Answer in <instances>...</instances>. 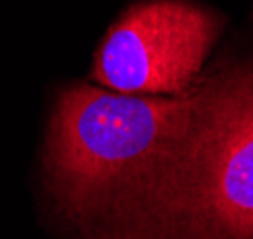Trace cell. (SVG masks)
I'll list each match as a JSON object with an SVG mask.
<instances>
[{"label": "cell", "mask_w": 253, "mask_h": 239, "mask_svg": "<svg viewBox=\"0 0 253 239\" xmlns=\"http://www.w3.org/2000/svg\"><path fill=\"white\" fill-rule=\"evenodd\" d=\"M219 29L217 15L190 0L137 2L103 38L91 78L122 93L183 95L196 86Z\"/></svg>", "instance_id": "3957f363"}, {"label": "cell", "mask_w": 253, "mask_h": 239, "mask_svg": "<svg viewBox=\"0 0 253 239\" xmlns=\"http://www.w3.org/2000/svg\"><path fill=\"white\" fill-rule=\"evenodd\" d=\"M107 239H253V67L217 76L179 152Z\"/></svg>", "instance_id": "7a4b0ae2"}, {"label": "cell", "mask_w": 253, "mask_h": 239, "mask_svg": "<svg viewBox=\"0 0 253 239\" xmlns=\"http://www.w3.org/2000/svg\"><path fill=\"white\" fill-rule=\"evenodd\" d=\"M204 80L183 95H137L75 84L59 91L44 169L71 220L118 213L175 156L211 95Z\"/></svg>", "instance_id": "6da1fadb"}]
</instances>
